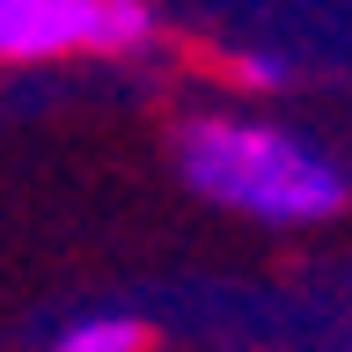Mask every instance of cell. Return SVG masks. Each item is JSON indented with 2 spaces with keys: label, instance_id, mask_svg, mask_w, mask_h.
<instances>
[{
  "label": "cell",
  "instance_id": "obj_1",
  "mask_svg": "<svg viewBox=\"0 0 352 352\" xmlns=\"http://www.w3.org/2000/svg\"><path fill=\"white\" fill-rule=\"evenodd\" d=\"M176 169L198 198L235 206L257 220H330L345 206V176L330 169L316 147L272 125H191L176 140Z\"/></svg>",
  "mask_w": 352,
  "mask_h": 352
},
{
  "label": "cell",
  "instance_id": "obj_2",
  "mask_svg": "<svg viewBox=\"0 0 352 352\" xmlns=\"http://www.w3.org/2000/svg\"><path fill=\"white\" fill-rule=\"evenodd\" d=\"M140 37H147L140 0H15V8H0V59L125 52Z\"/></svg>",
  "mask_w": 352,
  "mask_h": 352
},
{
  "label": "cell",
  "instance_id": "obj_3",
  "mask_svg": "<svg viewBox=\"0 0 352 352\" xmlns=\"http://www.w3.org/2000/svg\"><path fill=\"white\" fill-rule=\"evenodd\" d=\"M132 345H147V330L132 316H96V323L66 330V352H132Z\"/></svg>",
  "mask_w": 352,
  "mask_h": 352
},
{
  "label": "cell",
  "instance_id": "obj_4",
  "mask_svg": "<svg viewBox=\"0 0 352 352\" xmlns=\"http://www.w3.org/2000/svg\"><path fill=\"white\" fill-rule=\"evenodd\" d=\"M242 74H250L257 88H279V81H286V66H279V59H264V52H250V59H242Z\"/></svg>",
  "mask_w": 352,
  "mask_h": 352
},
{
  "label": "cell",
  "instance_id": "obj_5",
  "mask_svg": "<svg viewBox=\"0 0 352 352\" xmlns=\"http://www.w3.org/2000/svg\"><path fill=\"white\" fill-rule=\"evenodd\" d=\"M0 8H15V0H0Z\"/></svg>",
  "mask_w": 352,
  "mask_h": 352
}]
</instances>
